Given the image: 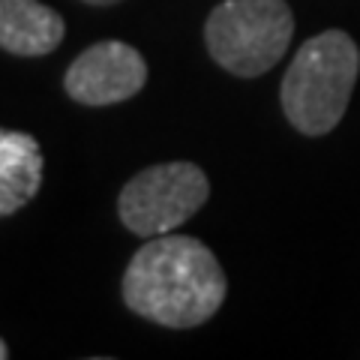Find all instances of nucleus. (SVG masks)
<instances>
[{"label": "nucleus", "mask_w": 360, "mask_h": 360, "mask_svg": "<svg viewBox=\"0 0 360 360\" xmlns=\"http://www.w3.org/2000/svg\"><path fill=\"white\" fill-rule=\"evenodd\" d=\"M222 264L201 240L186 234L150 238L132 255L123 276L127 307L162 328H198L222 307Z\"/></svg>", "instance_id": "obj_1"}, {"label": "nucleus", "mask_w": 360, "mask_h": 360, "mask_svg": "<svg viewBox=\"0 0 360 360\" xmlns=\"http://www.w3.org/2000/svg\"><path fill=\"white\" fill-rule=\"evenodd\" d=\"M360 72V49L342 30H324L297 49L283 78V111L303 135H324L342 120Z\"/></svg>", "instance_id": "obj_2"}, {"label": "nucleus", "mask_w": 360, "mask_h": 360, "mask_svg": "<svg viewBox=\"0 0 360 360\" xmlns=\"http://www.w3.org/2000/svg\"><path fill=\"white\" fill-rule=\"evenodd\" d=\"M291 37L295 15L285 0H225L205 25L210 58L240 78L274 70L288 51Z\"/></svg>", "instance_id": "obj_3"}, {"label": "nucleus", "mask_w": 360, "mask_h": 360, "mask_svg": "<svg viewBox=\"0 0 360 360\" xmlns=\"http://www.w3.org/2000/svg\"><path fill=\"white\" fill-rule=\"evenodd\" d=\"M210 195L195 162H162L135 174L117 198L120 222L139 238H160L195 217Z\"/></svg>", "instance_id": "obj_4"}, {"label": "nucleus", "mask_w": 360, "mask_h": 360, "mask_svg": "<svg viewBox=\"0 0 360 360\" xmlns=\"http://www.w3.org/2000/svg\"><path fill=\"white\" fill-rule=\"evenodd\" d=\"M148 82V63L127 42L105 39L72 60L63 87L82 105H115L132 99Z\"/></svg>", "instance_id": "obj_5"}, {"label": "nucleus", "mask_w": 360, "mask_h": 360, "mask_svg": "<svg viewBox=\"0 0 360 360\" xmlns=\"http://www.w3.org/2000/svg\"><path fill=\"white\" fill-rule=\"evenodd\" d=\"M63 18L39 0H0V49L18 58L51 54L63 39Z\"/></svg>", "instance_id": "obj_6"}, {"label": "nucleus", "mask_w": 360, "mask_h": 360, "mask_svg": "<svg viewBox=\"0 0 360 360\" xmlns=\"http://www.w3.org/2000/svg\"><path fill=\"white\" fill-rule=\"evenodd\" d=\"M42 150L27 132L0 129V217H9L39 193Z\"/></svg>", "instance_id": "obj_7"}, {"label": "nucleus", "mask_w": 360, "mask_h": 360, "mask_svg": "<svg viewBox=\"0 0 360 360\" xmlns=\"http://www.w3.org/2000/svg\"><path fill=\"white\" fill-rule=\"evenodd\" d=\"M84 4H90V6H115V4H120V0H84Z\"/></svg>", "instance_id": "obj_8"}, {"label": "nucleus", "mask_w": 360, "mask_h": 360, "mask_svg": "<svg viewBox=\"0 0 360 360\" xmlns=\"http://www.w3.org/2000/svg\"><path fill=\"white\" fill-rule=\"evenodd\" d=\"M6 357H9V348H6L4 340H0V360H6Z\"/></svg>", "instance_id": "obj_9"}]
</instances>
